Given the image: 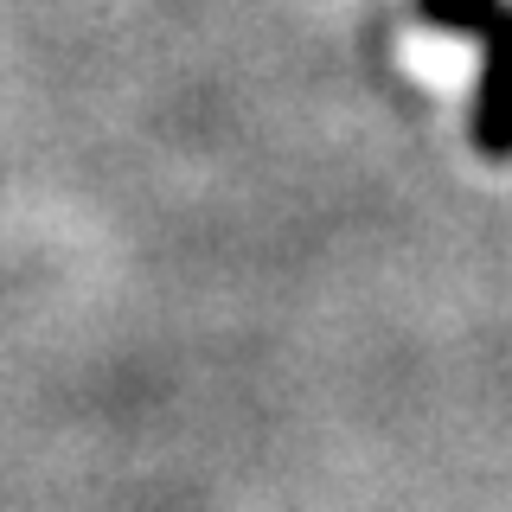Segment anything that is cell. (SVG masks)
Wrapping results in <instances>:
<instances>
[{
    "mask_svg": "<svg viewBox=\"0 0 512 512\" xmlns=\"http://www.w3.org/2000/svg\"><path fill=\"white\" fill-rule=\"evenodd\" d=\"M487 39V71H480V96H474V154L480 160H512V0L493 13Z\"/></svg>",
    "mask_w": 512,
    "mask_h": 512,
    "instance_id": "6da1fadb",
    "label": "cell"
},
{
    "mask_svg": "<svg viewBox=\"0 0 512 512\" xmlns=\"http://www.w3.org/2000/svg\"><path fill=\"white\" fill-rule=\"evenodd\" d=\"M506 0H416V20L436 32H487Z\"/></svg>",
    "mask_w": 512,
    "mask_h": 512,
    "instance_id": "7a4b0ae2",
    "label": "cell"
}]
</instances>
